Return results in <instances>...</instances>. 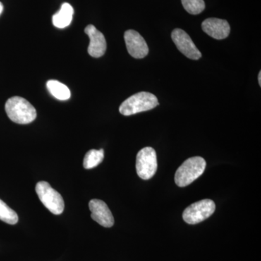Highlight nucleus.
Instances as JSON below:
<instances>
[{"label":"nucleus","mask_w":261,"mask_h":261,"mask_svg":"<svg viewBox=\"0 0 261 261\" xmlns=\"http://www.w3.org/2000/svg\"><path fill=\"white\" fill-rule=\"evenodd\" d=\"M5 111L10 120L18 124H29L37 116L35 108L20 97H10L5 104Z\"/></svg>","instance_id":"nucleus-1"},{"label":"nucleus","mask_w":261,"mask_h":261,"mask_svg":"<svg viewBox=\"0 0 261 261\" xmlns=\"http://www.w3.org/2000/svg\"><path fill=\"white\" fill-rule=\"evenodd\" d=\"M159 100L154 94L141 92L127 98L119 108L120 113L125 116L150 111L159 106Z\"/></svg>","instance_id":"nucleus-2"},{"label":"nucleus","mask_w":261,"mask_h":261,"mask_svg":"<svg viewBox=\"0 0 261 261\" xmlns=\"http://www.w3.org/2000/svg\"><path fill=\"white\" fill-rule=\"evenodd\" d=\"M206 168L205 159L192 157L187 159L178 168L175 174V183L177 186H188L204 173Z\"/></svg>","instance_id":"nucleus-3"},{"label":"nucleus","mask_w":261,"mask_h":261,"mask_svg":"<svg viewBox=\"0 0 261 261\" xmlns=\"http://www.w3.org/2000/svg\"><path fill=\"white\" fill-rule=\"evenodd\" d=\"M39 200L51 214L61 215L64 211L65 203L59 192L50 186L47 181H39L36 185Z\"/></svg>","instance_id":"nucleus-4"},{"label":"nucleus","mask_w":261,"mask_h":261,"mask_svg":"<svg viewBox=\"0 0 261 261\" xmlns=\"http://www.w3.org/2000/svg\"><path fill=\"white\" fill-rule=\"evenodd\" d=\"M158 168L157 154L150 147L141 149L136 159L137 174L144 180L150 179L155 174Z\"/></svg>","instance_id":"nucleus-5"},{"label":"nucleus","mask_w":261,"mask_h":261,"mask_svg":"<svg viewBox=\"0 0 261 261\" xmlns=\"http://www.w3.org/2000/svg\"><path fill=\"white\" fill-rule=\"evenodd\" d=\"M216 210L214 201L205 199L189 206L184 211L182 217L189 224H197L208 219Z\"/></svg>","instance_id":"nucleus-6"},{"label":"nucleus","mask_w":261,"mask_h":261,"mask_svg":"<svg viewBox=\"0 0 261 261\" xmlns=\"http://www.w3.org/2000/svg\"><path fill=\"white\" fill-rule=\"evenodd\" d=\"M171 38L178 50L187 58L192 60H199L202 57L200 50L185 31L180 29H174L171 34Z\"/></svg>","instance_id":"nucleus-7"},{"label":"nucleus","mask_w":261,"mask_h":261,"mask_svg":"<svg viewBox=\"0 0 261 261\" xmlns=\"http://www.w3.org/2000/svg\"><path fill=\"white\" fill-rule=\"evenodd\" d=\"M127 50L130 56L142 59L148 55L149 48L140 33L135 30H128L124 34Z\"/></svg>","instance_id":"nucleus-8"},{"label":"nucleus","mask_w":261,"mask_h":261,"mask_svg":"<svg viewBox=\"0 0 261 261\" xmlns=\"http://www.w3.org/2000/svg\"><path fill=\"white\" fill-rule=\"evenodd\" d=\"M89 207L92 212L91 217L98 224L106 228L112 227L114 225L112 213L104 201L92 199L89 202Z\"/></svg>","instance_id":"nucleus-9"},{"label":"nucleus","mask_w":261,"mask_h":261,"mask_svg":"<svg viewBox=\"0 0 261 261\" xmlns=\"http://www.w3.org/2000/svg\"><path fill=\"white\" fill-rule=\"evenodd\" d=\"M84 32L90 39L88 47L89 56L96 58L104 56L107 49V42L102 33L98 31L93 25H87Z\"/></svg>","instance_id":"nucleus-10"},{"label":"nucleus","mask_w":261,"mask_h":261,"mask_svg":"<svg viewBox=\"0 0 261 261\" xmlns=\"http://www.w3.org/2000/svg\"><path fill=\"white\" fill-rule=\"evenodd\" d=\"M202 29L207 35L221 40L229 35L230 25L226 20L211 18L206 19L202 23Z\"/></svg>","instance_id":"nucleus-11"},{"label":"nucleus","mask_w":261,"mask_h":261,"mask_svg":"<svg viewBox=\"0 0 261 261\" xmlns=\"http://www.w3.org/2000/svg\"><path fill=\"white\" fill-rule=\"evenodd\" d=\"M74 13L73 7L68 3L62 5L61 10L53 16V23L58 29H64L68 27L73 20Z\"/></svg>","instance_id":"nucleus-12"},{"label":"nucleus","mask_w":261,"mask_h":261,"mask_svg":"<svg viewBox=\"0 0 261 261\" xmlns=\"http://www.w3.org/2000/svg\"><path fill=\"white\" fill-rule=\"evenodd\" d=\"M47 87L51 95L60 100H67L71 95L68 87L58 81H48Z\"/></svg>","instance_id":"nucleus-13"},{"label":"nucleus","mask_w":261,"mask_h":261,"mask_svg":"<svg viewBox=\"0 0 261 261\" xmlns=\"http://www.w3.org/2000/svg\"><path fill=\"white\" fill-rule=\"evenodd\" d=\"M104 159V150L102 149H90L85 154L84 157L83 166L85 169H92L97 167L98 165L100 164Z\"/></svg>","instance_id":"nucleus-14"},{"label":"nucleus","mask_w":261,"mask_h":261,"mask_svg":"<svg viewBox=\"0 0 261 261\" xmlns=\"http://www.w3.org/2000/svg\"><path fill=\"white\" fill-rule=\"evenodd\" d=\"M0 220L8 224L15 225L18 223V216L15 211L10 208L0 199Z\"/></svg>","instance_id":"nucleus-15"},{"label":"nucleus","mask_w":261,"mask_h":261,"mask_svg":"<svg viewBox=\"0 0 261 261\" xmlns=\"http://www.w3.org/2000/svg\"><path fill=\"white\" fill-rule=\"evenodd\" d=\"M182 5L190 14L198 15L205 8L204 0H181Z\"/></svg>","instance_id":"nucleus-16"},{"label":"nucleus","mask_w":261,"mask_h":261,"mask_svg":"<svg viewBox=\"0 0 261 261\" xmlns=\"http://www.w3.org/2000/svg\"><path fill=\"white\" fill-rule=\"evenodd\" d=\"M3 11V3H0V15L2 14Z\"/></svg>","instance_id":"nucleus-17"},{"label":"nucleus","mask_w":261,"mask_h":261,"mask_svg":"<svg viewBox=\"0 0 261 261\" xmlns=\"http://www.w3.org/2000/svg\"><path fill=\"white\" fill-rule=\"evenodd\" d=\"M258 82L259 84H260V86H261V72H259L258 74Z\"/></svg>","instance_id":"nucleus-18"}]
</instances>
